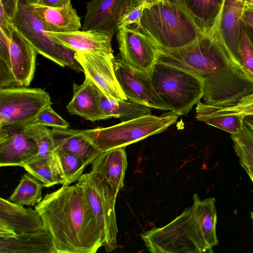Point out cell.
Masks as SVG:
<instances>
[{"label":"cell","mask_w":253,"mask_h":253,"mask_svg":"<svg viewBox=\"0 0 253 253\" xmlns=\"http://www.w3.org/2000/svg\"><path fill=\"white\" fill-rule=\"evenodd\" d=\"M50 234L56 253H95L101 247L95 216L81 187L63 185L35 207Z\"/></svg>","instance_id":"1"},{"label":"cell","mask_w":253,"mask_h":253,"mask_svg":"<svg viewBox=\"0 0 253 253\" xmlns=\"http://www.w3.org/2000/svg\"><path fill=\"white\" fill-rule=\"evenodd\" d=\"M56 253L36 209L0 199V253Z\"/></svg>","instance_id":"2"},{"label":"cell","mask_w":253,"mask_h":253,"mask_svg":"<svg viewBox=\"0 0 253 253\" xmlns=\"http://www.w3.org/2000/svg\"><path fill=\"white\" fill-rule=\"evenodd\" d=\"M137 28L166 50L187 46L205 35L177 0L145 7Z\"/></svg>","instance_id":"3"},{"label":"cell","mask_w":253,"mask_h":253,"mask_svg":"<svg viewBox=\"0 0 253 253\" xmlns=\"http://www.w3.org/2000/svg\"><path fill=\"white\" fill-rule=\"evenodd\" d=\"M140 237L147 250L152 253L213 252L199 226L193 204L168 224L152 228Z\"/></svg>","instance_id":"4"},{"label":"cell","mask_w":253,"mask_h":253,"mask_svg":"<svg viewBox=\"0 0 253 253\" xmlns=\"http://www.w3.org/2000/svg\"><path fill=\"white\" fill-rule=\"evenodd\" d=\"M180 115L172 111L160 116L148 115L106 127L81 130L98 150L105 152L126 147L159 133L175 124Z\"/></svg>","instance_id":"5"},{"label":"cell","mask_w":253,"mask_h":253,"mask_svg":"<svg viewBox=\"0 0 253 253\" xmlns=\"http://www.w3.org/2000/svg\"><path fill=\"white\" fill-rule=\"evenodd\" d=\"M153 86L172 111L187 115L204 95L203 81L180 69L157 61L150 71Z\"/></svg>","instance_id":"6"},{"label":"cell","mask_w":253,"mask_h":253,"mask_svg":"<svg viewBox=\"0 0 253 253\" xmlns=\"http://www.w3.org/2000/svg\"><path fill=\"white\" fill-rule=\"evenodd\" d=\"M17 30L31 43L38 53L62 67L84 72L75 57V51L56 41L45 30L31 4L19 0L13 19Z\"/></svg>","instance_id":"7"},{"label":"cell","mask_w":253,"mask_h":253,"mask_svg":"<svg viewBox=\"0 0 253 253\" xmlns=\"http://www.w3.org/2000/svg\"><path fill=\"white\" fill-rule=\"evenodd\" d=\"M76 184L83 190L95 216L101 232L102 247L108 253L113 251L118 247L115 212L117 196L105 180L91 170L83 174Z\"/></svg>","instance_id":"8"},{"label":"cell","mask_w":253,"mask_h":253,"mask_svg":"<svg viewBox=\"0 0 253 253\" xmlns=\"http://www.w3.org/2000/svg\"><path fill=\"white\" fill-rule=\"evenodd\" d=\"M49 104L52 102L49 93L41 88H0V127H21Z\"/></svg>","instance_id":"9"},{"label":"cell","mask_w":253,"mask_h":253,"mask_svg":"<svg viewBox=\"0 0 253 253\" xmlns=\"http://www.w3.org/2000/svg\"><path fill=\"white\" fill-rule=\"evenodd\" d=\"M120 58L130 68L149 71L157 62L160 48L138 29L124 27L117 31Z\"/></svg>","instance_id":"10"},{"label":"cell","mask_w":253,"mask_h":253,"mask_svg":"<svg viewBox=\"0 0 253 253\" xmlns=\"http://www.w3.org/2000/svg\"><path fill=\"white\" fill-rule=\"evenodd\" d=\"M113 63L117 79L128 100L153 108L169 111L153 86L150 71L133 69L120 58H115Z\"/></svg>","instance_id":"11"},{"label":"cell","mask_w":253,"mask_h":253,"mask_svg":"<svg viewBox=\"0 0 253 253\" xmlns=\"http://www.w3.org/2000/svg\"><path fill=\"white\" fill-rule=\"evenodd\" d=\"M75 57L88 77L106 95L117 100H128L117 79L113 61L106 55L75 52Z\"/></svg>","instance_id":"12"},{"label":"cell","mask_w":253,"mask_h":253,"mask_svg":"<svg viewBox=\"0 0 253 253\" xmlns=\"http://www.w3.org/2000/svg\"><path fill=\"white\" fill-rule=\"evenodd\" d=\"M134 4V0H92L86 3L82 30L114 35L121 18Z\"/></svg>","instance_id":"13"},{"label":"cell","mask_w":253,"mask_h":253,"mask_svg":"<svg viewBox=\"0 0 253 253\" xmlns=\"http://www.w3.org/2000/svg\"><path fill=\"white\" fill-rule=\"evenodd\" d=\"M245 10L243 2L238 0H226L214 31L225 51L236 64L242 66L239 57V45L241 23Z\"/></svg>","instance_id":"14"},{"label":"cell","mask_w":253,"mask_h":253,"mask_svg":"<svg viewBox=\"0 0 253 253\" xmlns=\"http://www.w3.org/2000/svg\"><path fill=\"white\" fill-rule=\"evenodd\" d=\"M36 142L16 127H0V167L19 166L37 155Z\"/></svg>","instance_id":"15"},{"label":"cell","mask_w":253,"mask_h":253,"mask_svg":"<svg viewBox=\"0 0 253 253\" xmlns=\"http://www.w3.org/2000/svg\"><path fill=\"white\" fill-rule=\"evenodd\" d=\"M10 50L15 85L28 87L35 75L38 52L15 27L11 35Z\"/></svg>","instance_id":"16"},{"label":"cell","mask_w":253,"mask_h":253,"mask_svg":"<svg viewBox=\"0 0 253 253\" xmlns=\"http://www.w3.org/2000/svg\"><path fill=\"white\" fill-rule=\"evenodd\" d=\"M48 33L56 41L75 52L96 53L115 57L111 44L113 35L79 30L67 32Z\"/></svg>","instance_id":"17"},{"label":"cell","mask_w":253,"mask_h":253,"mask_svg":"<svg viewBox=\"0 0 253 253\" xmlns=\"http://www.w3.org/2000/svg\"><path fill=\"white\" fill-rule=\"evenodd\" d=\"M73 97L66 106L71 115L79 116L94 122L107 119L100 103V89L87 77L81 84H73Z\"/></svg>","instance_id":"18"},{"label":"cell","mask_w":253,"mask_h":253,"mask_svg":"<svg viewBox=\"0 0 253 253\" xmlns=\"http://www.w3.org/2000/svg\"><path fill=\"white\" fill-rule=\"evenodd\" d=\"M126 147L103 152L91 164V170L101 176L117 196L124 187L127 167Z\"/></svg>","instance_id":"19"},{"label":"cell","mask_w":253,"mask_h":253,"mask_svg":"<svg viewBox=\"0 0 253 253\" xmlns=\"http://www.w3.org/2000/svg\"><path fill=\"white\" fill-rule=\"evenodd\" d=\"M31 5L47 32H67L81 28V18L71 3L59 7Z\"/></svg>","instance_id":"20"},{"label":"cell","mask_w":253,"mask_h":253,"mask_svg":"<svg viewBox=\"0 0 253 253\" xmlns=\"http://www.w3.org/2000/svg\"><path fill=\"white\" fill-rule=\"evenodd\" d=\"M56 150L61 149L82 160L87 165L102 153L81 133V130L54 128L50 129Z\"/></svg>","instance_id":"21"},{"label":"cell","mask_w":253,"mask_h":253,"mask_svg":"<svg viewBox=\"0 0 253 253\" xmlns=\"http://www.w3.org/2000/svg\"><path fill=\"white\" fill-rule=\"evenodd\" d=\"M205 34L213 32L226 0H177Z\"/></svg>","instance_id":"22"},{"label":"cell","mask_w":253,"mask_h":253,"mask_svg":"<svg viewBox=\"0 0 253 253\" xmlns=\"http://www.w3.org/2000/svg\"><path fill=\"white\" fill-rule=\"evenodd\" d=\"M100 103L107 119L118 118L122 122L151 115L152 107L129 100H117L106 95L100 89Z\"/></svg>","instance_id":"23"},{"label":"cell","mask_w":253,"mask_h":253,"mask_svg":"<svg viewBox=\"0 0 253 253\" xmlns=\"http://www.w3.org/2000/svg\"><path fill=\"white\" fill-rule=\"evenodd\" d=\"M23 167L28 173L42 182L45 187L56 184L64 185L65 181L57 153L47 157L36 156Z\"/></svg>","instance_id":"24"},{"label":"cell","mask_w":253,"mask_h":253,"mask_svg":"<svg viewBox=\"0 0 253 253\" xmlns=\"http://www.w3.org/2000/svg\"><path fill=\"white\" fill-rule=\"evenodd\" d=\"M193 205L198 217L199 226L209 246L212 249L219 241L216 233L217 221L215 199L213 197L201 200L199 195L193 196Z\"/></svg>","instance_id":"25"},{"label":"cell","mask_w":253,"mask_h":253,"mask_svg":"<svg viewBox=\"0 0 253 253\" xmlns=\"http://www.w3.org/2000/svg\"><path fill=\"white\" fill-rule=\"evenodd\" d=\"M44 187L29 173H24L8 200L20 206H34L42 200V191Z\"/></svg>","instance_id":"26"},{"label":"cell","mask_w":253,"mask_h":253,"mask_svg":"<svg viewBox=\"0 0 253 253\" xmlns=\"http://www.w3.org/2000/svg\"><path fill=\"white\" fill-rule=\"evenodd\" d=\"M231 137L240 165L253 183V129L243 123L241 130Z\"/></svg>","instance_id":"27"},{"label":"cell","mask_w":253,"mask_h":253,"mask_svg":"<svg viewBox=\"0 0 253 253\" xmlns=\"http://www.w3.org/2000/svg\"><path fill=\"white\" fill-rule=\"evenodd\" d=\"M196 107V116L237 115L242 118L253 115V93L242 99L234 106L227 108L214 107L199 101Z\"/></svg>","instance_id":"28"},{"label":"cell","mask_w":253,"mask_h":253,"mask_svg":"<svg viewBox=\"0 0 253 253\" xmlns=\"http://www.w3.org/2000/svg\"><path fill=\"white\" fill-rule=\"evenodd\" d=\"M18 128L36 142L38 149L36 157H47L56 153V147L50 129L45 126L28 125Z\"/></svg>","instance_id":"29"},{"label":"cell","mask_w":253,"mask_h":253,"mask_svg":"<svg viewBox=\"0 0 253 253\" xmlns=\"http://www.w3.org/2000/svg\"><path fill=\"white\" fill-rule=\"evenodd\" d=\"M56 152L65 181L64 185L77 181L88 165L76 156L62 150L57 149Z\"/></svg>","instance_id":"30"},{"label":"cell","mask_w":253,"mask_h":253,"mask_svg":"<svg viewBox=\"0 0 253 253\" xmlns=\"http://www.w3.org/2000/svg\"><path fill=\"white\" fill-rule=\"evenodd\" d=\"M199 121L226 131L231 134L239 132L243 125V118L234 114L219 116H196Z\"/></svg>","instance_id":"31"},{"label":"cell","mask_w":253,"mask_h":253,"mask_svg":"<svg viewBox=\"0 0 253 253\" xmlns=\"http://www.w3.org/2000/svg\"><path fill=\"white\" fill-rule=\"evenodd\" d=\"M28 125L43 126L61 128H68L69 126V123L52 109L51 104L43 108L34 118L22 126Z\"/></svg>","instance_id":"32"},{"label":"cell","mask_w":253,"mask_h":253,"mask_svg":"<svg viewBox=\"0 0 253 253\" xmlns=\"http://www.w3.org/2000/svg\"><path fill=\"white\" fill-rule=\"evenodd\" d=\"M239 57L242 66L253 76V43L241 20L239 45Z\"/></svg>","instance_id":"33"},{"label":"cell","mask_w":253,"mask_h":253,"mask_svg":"<svg viewBox=\"0 0 253 253\" xmlns=\"http://www.w3.org/2000/svg\"><path fill=\"white\" fill-rule=\"evenodd\" d=\"M145 8L141 4L135 5L131 9L126 13L121 18L117 27V31L124 27L129 26L135 24L137 27L140 25V18Z\"/></svg>","instance_id":"34"},{"label":"cell","mask_w":253,"mask_h":253,"mask_svg":"<svg viewBox=\"0 0 253 253\" xmlns=\"http://www.w3.org/2000/svg\"><path fill=\"white\" fill-rule=\"evenodd\" d=\"M10 45V40L0 31V63L11 70Z\"/></svg>","instance_id":"35"},{"label":"cell","mask_w":253,"mask_h":253,"mask_svg":"<svg viewBox=\"0 0 253 253\" xmlns=\"http://www.w3.org/2000/svg\"><path fill=\"white\" fill-rule=\"evenodd\" d=\"M14 28L13 19L8 14L3 6L0 3V31L10 40Z\"/></svg>","instance_id":"36"},{"label":"cell","mask_w":253,"mask_h":253,"mask_svg":"<svg viewBox=\"0 0 253 253\" xmlns=\"http://www.w3.org/2000/svg\"><path fill=\"white\" fill-rule=\"evenodd\" d=\"M18 1L19 0H0V3L13 19L17 9Z\"/></svg>","instance_id":"37"},{"label":"cell","mask_w":253,"mask_h":253,"mask_svg":"<svg viewBox=\"0 0 253 253\" xmlns=\"http://www.w3.org/2000/svg\"><path fill=\"white\" fill-rule=\"evenodd\" d=\"M71 3V0H39L38 4L51 6L59 7Z\"/></svg>","instance_id":"38"},{"label":"cell","mask_w":253,"mask_h":253,"mask_svg":"<svg viewBox=\"0 0 253 253\" xmlns=\"http://www.w3.org/2000/svg\"><path fill=\"white\" fill-rule=\"evenodd\" d=\"M242 20L253 28V10H244Z\"/></svg>","instance_id":"39"},{"label":"cell","mask_w":253,"mask_h":253,"mask_svg":"<svg viewBox=\"0 0 253 253\" xmlns=\"http://www.w3.org/2000/svg\"><path fill=\"white\" fill-rule=\"evenodd\" d=\"M162 1L163 0H134V3L136 4L143 5L145 7H149Z\"/></svg>","instance_id":"40"},{"label":"cell","mask_w":253,"mask_h":253,"mask_svg":"<svg viewBox=\"0 0 253 253\" xmlns=\"http://www.w3.org/2000/svg\"><path fill=\"white\" fill-rule=\"evenodd\" d=\"M243 122L248 126L253 129V115L245 116L243 118Z\"/></svg>","instance_id":"41"},{"label":"cell","mask_w":253,"mask_h":253,"mask_svg":"<svg viewBox=\"0 0 253 253\" xmlns=\"http://www.w3.org/2000/svg\"><path fill=\"white\" fill-rule=\"evenodd\" d=\"M244 4L245 10H253V0H240Z\"/></svg>","instance_id":"42"},{"label":"cell","mask_w":253,"mask_h":253,"mask_svg":"<svg viewBox=\"0 0 253 253\" xmlns=\"http://www.w3.org/2000/svg\"><path fill=\"white\" fill-rule=\"evenodd\" d=\"M244 23L246 30L253 43V28L250 25L245 23L244 22Z\"/></svg>","instance_id":"43"},{"label":"cell","mask_w":253,"mask_h":253,"mask_svg":"<svg viewBox=\"0 0 253 253\" xmlns=\"http://www.w3.org/2000/svg\"><path fill=\"white\" fill-rule=\"evenodd\" d=\"M30 4H36L38 3L39 0H23Z\"/></svg>","instance_id":"44"},{"label":"cell","mask_w":253,"mask_h":253,"mask_svg":"<svg viewBox=\"0 0 253 253\" xmlns=\"http://www.w3.org/2000/svg\"><path fill=\"white\" fill-rule=\"evenodd\" d=\"M251 218H252V219L253 220V212H251Z\"/></svg>","instance_id":"45"},{"label":"cell","mask_w":253,"mask_h":253,"mask_svg":"<svg viewBox=\"0 0 253 253\" xmlns=\"http://www.w3.org/2000/svg\"><path fill=\"white\" fill-rule=\"evenodd\" d=\"M169 0H163V1H169Z\"/></svg>","instance_id":"46"},{"label":"cell","mask_w":253,"mask_h":253,"mask_svg":"<svg viewBox=\"0 0 253 253\" xmlns=\"http://www.w3.org/2000/svg\"></svg>","instance_id":"47"}]
</instances>
